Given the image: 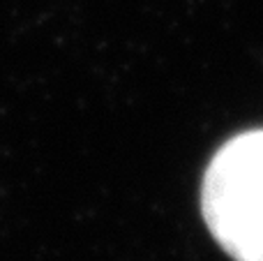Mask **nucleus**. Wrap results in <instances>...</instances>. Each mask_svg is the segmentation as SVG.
<instances>
[{
    "label": "nucleus",
    "mask_w": 263,
    "mask_h": 261,
    "mask_svg": "<svg viewBox=\"0 0 263 261\" xmlns=\"http://www.w3.org/2000/svg\"><path fill=\"white\" fill-rule=\"evenodd\" d=\"M201 213L231 259L263 261V129L233 137L210 160Z\"/></svg>",
    "instance_id": "obj_1"
}]
</instances>
